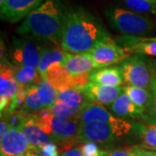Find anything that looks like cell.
<instances>
[{
    "instance_id": "28",
    "label": "cell",
    "mask_w": 156,
    "mask_h": 156,
    "mask_svg": "<svg viewBox=\"0 0 156 156\" xmlns=\"http://www.w3.org/2000/svg\"><path fill=\"white\" fill-rule=\"evenodd\" d=\"M129 9L136 13H155V0H123Z\"/></svg>"
},
{
    "instance_id": "25",
    "label": "cell",
    "mask_w": 156,
    "mask_h": 156,
    "mask_svg": "<svg viewBox=\"0 0 156 156\" xmlns=\"http://www.w3.org/2000/svg\"><path fill=\"white\" fill-rule=\"evenodd\" d=\"M44 108V107L39 95L37 86H35V85L30 86L28 90L27 96H26L23 111L26 114H28L29 115H35L38 113Z\"/></svg>"
},
{
    "instance_id": "4",
    "label": "cell",
    "mask_w": 156,
    "mask_h": 156,
    "mask_svg": "<svg viewBox=\"0 0 156 156\" xmlns=\"http://www.w3.org/2000/svg\"><path fill=\"white\" fill-rule=\"evenodd\" d=\"M140 54L129 56L122 62L121 70L124 83L130 87H137L150 90L153 68Z\"/></svg>"
},
{
    "instance_id": "26",
    "label": "cell",
    "mask_w": 156,
    "mask_h": 156,
    "mask_svg": "<svg viewBox=\"0 0 156 156\" xmlns=\"http://www.w3.org/2000/svg\"><path fill=\"white\" fill-rule=\"evenodd\" d=\"M37 88H38L39 95L41 97V100L43 101L44 107L50 108L57 101L56 90L44 77H43V79L41 80Z\"/></svg>"
},
{
    "instance_id": "34",
    "label": "cell",
    "mask_w": 156,
    "mask_h": 156,
    "mask_svg": "<svg viewBox=\"0 0 156 156\" xmlns=\"http://www.w3.org/2000/svg\"><path fill=\"white\" fill-rule=\"evenodd\" d=\"M60 156H83L82 154L81 148H77V147H74V148H70L68 150L63 151L61 154Z\"/></svg>"
},
{
    "instance_id": "13",
    "label": "cell",
    "mask_w": 156,
    "mask_h": 156,
    "mask_svg": "<svg viewBox=\"0 0 156 156\" xmlns=\"http://www.w3.org/2000/svg\"><path fill=\"white\" fill-rule=\"evenodd\" d=\"M44 77L57 92L74 89V76L60 63H55L50 66Z\"/></svg>"
},
{
    "instance_id": "37",
    "label": "cell",
    "mask_w": 156,
    "mask_h": 156,
    "mask_svg": "<svg viewBox=\"0 0 156 156\" xmlns=\"http://www.w3.org/2000/svg\"><path fill=\"white\" fill-rule=\"evenodd\" d=\"M37 154L35 153V152H29V153H26V154H21V155L18 156H37Z\"/></svg>"
},
{
    "instance_id": "5",
    "label": "cell",
    "mask_w": 156,
    "mask_h": 156,
    "mask_svg": "<svg viewBox=\"0 0 156 156\" xmlns=\"http://www.w3.org/2000/svg\"><path fill=\"white\" fill-rule=\"evenodd\" d=\"M89 53L95 62L96 69L122 62L132 55L129 50L117 44L110 37L101 41Z\"/></svg>"
},
{
    "instance_id": "39",
    "label": "cell",
    "mask_w": 156,
    "mask_h": 156,
    "mask_svg": "<svg viewBox=\"0 0 156 156\" xmlns=\"http://www.w3.org/2000/svg\"><path fill=\"white\" fill-rule=\"evenodd\" d=\"M5 2V0H0V5H2Z\"/></svg>"
},
{
    "instance_id": "31",
    "label": "cell",
    "mask_w": 156,
    "mask_h": 156,
    "mask_svg": "<svg viewBox=\"0 0 156 156\" xmlns=\"http://www.w3.org/2000/svg\"><path fill=\"white\" fill-rule=\"evenodd\" d=\"M37 154L40 156H58V147L54 142H50L46 145L43 146L37 151Z\"/></svg>"
},
{
    "instance_id": "10",
    "label": "cell",
    "mask_w": 156,
    "mask_h": 156,
    "mask_svg": "<svg viewBox=\"0 0 156 156\" xmlns=\"http://www.w3.org/2000/svg\"><path fill=\"white\" fill-rule=\"evenodd\" d=\"M44 0H5L0 5V14L3 20L10 23L19 22L38 7Z\"/></svg>"
},
{
    "instance_id": "38",
    "label": "cell",
    "mask_w": 156,
    "mask_h": 156,
    "mask_svg": "<svg viewBox=\"0 0 156 156\" xmlns=\"http://www.w3.org/2000/svg\"><path fill=\"white\" fill-rule=\"evenodd\" d=\"M151 62H152L151 65H152V68H153V70H154V72L156 73V60H153Z\"/></svg>"
},
{
    "instance_id": "1",
    "label": "cell",
    "mask_w": 156,
    "mask_h": 156,
    "mask_svg": "<svg viewBox=\"0 0 156 156\" xmlns=\"http://www.w3.org/2000/svg\"><path fill=\"white\" fill-rule=\"evenodd\" d=\"M108 36L101 23L83 8L67 11L60 45L71 54L87 53Z\"/></svg>"
},
{
    "instance_id": "33",
    "label": "cell",
    "mask_w": 156,
    "mask_h": 156,
    "mask_svg": "<svg viewBox=\"0 0 156 156\" xmlns=\"http://www.w3.org/2000/svg\"><path fill=\"white\" fill-rule=\"evenodd\" d=\"M101 156H134L129 150H115L110 152L101 151Z\"/></svg>"
},
{
    "instance_id": "12",
    "label": "cell",
    "mask_w": 156,
    "mask_h": 156,
    "mask_svg": "<svg viewBox=\"0 0 156 156\" xmlns=\"http://www.w3.org/2000/svg\"><path fill=\"white\" fill-rule=\"evenodd\" d=\"M82 91L86 98L92 102L110 106L122 94L123 89L120 86L101 85L89 82Z\"/></svg>"
},
{
    "instance_id": "16",
    "label": "cell",
    "mask_w": 156,
    "mask_h": 156,
    "mask_svg": "<svg viewBox=\"0 0 156 156\" xmlns=\"http://www.w3.org/2000/svg\"><path fill=\"white\" fill-rule=\"evenodd\" d=\"M89 82L101 85L120 86L124 83L120 66L101 68L90 73Z\"/></svg>"
},
{
    "instance_id": "19",
    "label": "cell",
    "mask_w": 156,
    "mask_h": 156,
    "mask_svg": "<svg viewBox=\"0 0 156 156\" xmlns=\"http://www.w3.org/2000/svg\"><path fill=\"white\" fill-rule=\"evenodd\" d=\"M19 89L20 84L14 76V67L2 62L0 73V95L12 98Z\"/></svg>"
},
{
    "instance_id": "7",
    "label": "cell",
    "mask_w": 156,
    "mask_h": 156,
    "mask_svg": "<svg viewBox=\"0 0 156 156\" xmlns=\"http://www.w3.org/2000/svg\"><path fill=\"white\" fill-rule=\"evenodd\" d=\"M79 122L76 119H65L55 115L50 120V136L53 142L60 143L68 150L78 140Z\"/></svg>"
},
{
    "instance_id": "20",
    "label": "cell",
    "mask_w": 156,
    "mask_h": 156,
    "mask_svg": "<svg viewBox=\"0 0 156 156\" xmlns=\"http://www.w3.org/2000/svg\"><path fill=\"white\" fill-rule=\"evenodd\" d=\"M68 52L59 48H43L37 70L44 77L47 69L55 63L62 64L67 58Z\"/></svg>"
},
{
    "instance_id": "11",
    "label": "cell",
    "mask_w": 156,
    "mask_h": 156,
    "mask_svg": "<svg viewBox=\"0 0 156 156\" xmlns=\"http://www.w3.org/2000/svg\"><path fill=\"white\" fill-rule=\"evenodd\" d=\"M29 152H35L33 147L18 129H11L1 138V156H18Z\"/></svg>"
},
{
    "instance_id": "8",
    "label": "cell",
    "mask_w": 156,
    "mask_h": 156,
    "mask_svg": "<svg viewBox=\"0 0 156 156\" xmlns=\"http://www.w3.org/2000/svg\"><path fill=\"white\" fill-rule=\"evenodd\" d=\"M76 120L79 122V124L99 122L108 123L112 126L123 128L128 131H131L133 128V125L131 123L118 117L114 116L111 113L108 112L105 108L95 102H85Z\"/></svg>"
},
{
    "instance_id": "17",
    "label": "cell",
    "mask_w": 156,
    "mask_h": 156,
    "mask_svg": "<svg viewBox=\"0 0 156 156\" xmlns=\"http://www.w3.org/2000/svg\"><path fill=\"white\" fill-rule=\"evenodd\" d=\"M117 44L129 50L132 54L156 56V42H141L138 37L124 36L118 38Z\"/></svg>"
},
{
    "instance_id": "32",
    "label": "cell",
    "mask_w": 156,
    "mask_h": 156,
    "mask_svg": "<svg viewBox=\"0 0 156 156\" xmlns=\"http://www.w3.org/2000/svg\"><path fill=\"white\" fill-rule=\"evenodd\" d=\"M129 151L134 156H156V151L147 150L141 147H134Z\"/></svg>"
},
{
    "instance_id": "27",
    "label": "cell",
    "mask_w": 156,
    "mask_h": 156,
    "mask_svg": "<svg viewBox=\"0 0 156 156\" xmlns=\"http://www.w3.org/2000/svg\"><path fill=\"white\" fill-rule=\"evenodd\" d=\"M85 98L86 96L83 92L80 89H69L57 92V100L64 101L75 107L83 106L85 102L88 101H85Z\"/></svg>"
},
{
    "instance_id": "24",
    "label": "cell",
    "mask_w": 156,
    "mask_h": 156,
    "mask_svg": "<svg viewBox=\"0 0 156 156\" xmlns=\"http://www.w3.org/2000/svg\"><path fill=\"white\" fill-rule=\"evenodd\" d=\"M83 106L75 107L64 101L57 100L56 103L49 108L50 113L56 117L65 119H77Z\"/></svg>"
},
{
    "instance_id": "3",
    "label": "cell",
    "mask_w": 156,
    "mask_h": 156,
    "mask_svg": "<svg viewBox=\"0 0 156 156\" xmlns=\"http://www.w3.org/2000/svg\"><path fill=\"white\" fill-rule=\"evenodd\" d=\"M106 14L112 26L124 36L141 37L154 30V24L147 17L134 11L115 7L108 9Z\"/></svg>"
},
{
    "instance_id": "41",
    "label": "cell",
    "mask_w": 156,
    "mask_h": 156,
    "mask_svg": "<svg viewBox=\"0 0 156 156\" xmlns=\"http://www.w3.org/2000/svg\"><path fill=\"white\" fill-rule=\"evenodd\" d=\"M155 2H156V0H155Z\"/></svg>"
},
{
    "instance_id": "6",
    "label": "cell",
    "mask_w": 156,
    "mask_h": 156,
    "mask_svg": "<svg viewBox=\"0 0 156 156\" xmlns=\"http://www.w3.org/2000/svg\"><path fill=\"white\" fill-rule=\"evenodd\" d=\"M130 131L99 122L79 124V141H93L98 143L111 142L118 137L128 134Z\"/></svg>"
},
{
    "instance_id": "14",
    "label": "cell",
    "mask_w": 156,
    "mask_h": 156,
    "mask_svg": "<svg viewBox=\"0 0 156 156\" xmlns=\"http://www.w3.org/2000/svg\"><path fill=\"white\" fill-rule=\"evenodd\" d=\"M19 130L25 136L29 143L33 147L35 153H37V151L43 146L53 142L50 135H48L37 126L34 121L33 115L27 117Z\"/></svg>"
},
{
    "instance_id": "9",
    "label": "cell",
    "mask_w": 156,
    "mask_h": 156,
    "mask_svg": "<svg viewBox=\"0 0 156 156\" xmlns=\"http://www.w3.org/2000/svg\"><path fill=\"white\" fill-rule=\"evenodd\" d=\"M43 47L28 39H15L11 51V58L17 66L37 69Z\"/></svg>"
},
{
    "instance_id": "22",
    "label": "cell",
    "mask_w": 156,
    "mask_h": 156,
    "mask_svg": "<svg viewBox=\"0 0 156 156\" xmlns=\"http://www.w3.org/2000/svg\"><path fill=\"white\" fill-rule=\"evenodd\" d=\"M14 76L20 85L38 86L43 76L37 69L26 66H14Z\"/></svg>"
},
{
    "instance_id": "23",
    "label": "cell",
    "mask_w": 156,
    "mask_h": 156,
    "mask_svg": "<svg viewBox=\"0 0 156 156\" xmlns=\"http://www.w3.org/2000/svg\"><path fill=\"white\" fill-rule=\"evenodd\" d=\"M136 134L141 141V147L156 151V124H137Z\"/></svg>"
},
{
    "instance_id": "2",
    "label": "cell",
    "mask_w": 156,
    "mask_h": 156,
    "mask_svg": "<svg viewBox=\"0 0 156 156\" xmlns=\"http://www.w3.org/2000/svg\"><path fill=\"white\" fill-rule=\"evenodd\" d=\"M66 14L60 0H44L24 18L17 33L60 43Z\"/></svg>"
},
{
    "instance_id": "35",
    "label": "cell",
    "mask_w": 156,
    "mask_h": 156,
    "mask_svg": "<svg viewBox=\"0 0 156 156\" xmlns=\"http://www.w3.org/2000/svg\"><path fill=\"white\" fill-rule=\"evenodd\" d=\"M10 130H11V128L8 125L7 122H6L3 117H1V122H0V138H2Z\"/></svg>"
},
{
    "instance_id": "36",
    "label": "cell",
    "mask_w": 156,
    "mask_h": 156,
    "mask_svg": "<svg viewBox=\"0 0 156 156\" xmlns=\"http://www.w3.org/2000/svg\"><path fill=\"white\" fill-rule=\"evenodd\" d=\"M140 41L141 42H156V37H138Z\"/></svg>"
},
{
    "instance_id": "30",
    "label": "cell",
    "mask_w": 156,
    "mask_h": 156,
    "mask_svg": "<svg viewBox=\"0 0 156 156\" xmlns=\"http://www.w3.org/2000/svg\"><path fill=\"white\" fill-rule=\"evenodd\" d=\"M81 151L83 156H101V151L98 146L93 141H87L81 147Z\"/></svg>"
},
{
    "instance_id": "21",
    "label": "cell",
    "mask_w": 156,
    "mask_h": 156,
    "mask_svg": "<svg viewBox=\"0 0 156 156\" xmlns=\"http://www.w3.org/2000/svg\"><path fill=\"white\" fill-rule=\"evenodd\" d=\"M123 92L128 95L136 106L145 113L146 118L152 102V94L150 90L137 87L126 86L123 88Z\"/></svg>"
},
{
    "instance_id": "18",
    "label": "cell",
    "mask_w": 156,
    "mask_h": 156,
    "mask_svg": "<svg viewBox=\"0 0 156 156\" xmlns=\"http://www.w3.org/2000/svg\"><path fill=\"white\" fill-rule=\"evenodd\" d=\"M110 109L117 116L145 118V113L136 106L124 92L110 105Z\"/></svg>"
},
{
    "instance_id": "15",
    "label": "cell",
    "mask_w": 156,
    "mask_h": 156,
    "mask_svg": "<svg viewBox=\"0 0 156 156\" xmlns=\"http://www.w3.org/2000/svg\"><path fill=\"white\" fill-rule=\"evenodd\" d=\"M62 65L73 76L91 73L95 69V62L89 52L80 54H71L68 52L67 58Z\"/></svg>"
},
{
    "instance_id": "29",
    "label": "cell",
    "mask_w": 156,
    "mask_h": 156,
    "mask_svg": "<svg viewBox=\"0 0 156 156\" xmlns=\"http://www.w3.org/2000/svg\"><path fill=\"white\" fill-rule=\"evenodd\" d=\"M150 91L152 94V102L149 110L146 115V120H148L152 124H156V73L153 72L151 81Z\"/></svg>"
},
{
    "instance_id": "40",
    "label": "cell",
    "mask_w": 156,
    "mask_h": 156,
    "mask_svg": "<svg viewBox=\"0 0 156 156\" xmlns=\"http://www.w3.org/2000/svg\"><path fill=\"white\" fill-rule=\"evenodd\" d=\"M37 156H40V155H38V154H37Z\"/></svg>"
}]
</instances>
